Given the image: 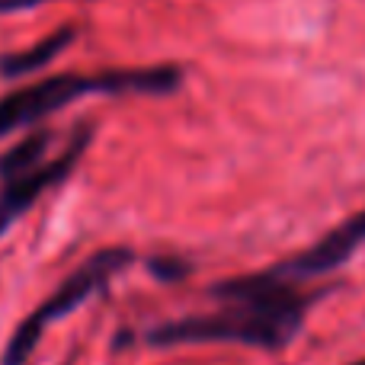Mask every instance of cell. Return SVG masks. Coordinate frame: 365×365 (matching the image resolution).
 I'll return each instance as SVG.
<instances>
[{
    "instance_id": "6da1fadb",
    "label": "cell",
    "mask_w": 365,
    "mask_h": 365,
    "mask_svg": "<svg viewBox=\"0 0 365 365\" xmlns=\"http://www.w3.org/2000/svg\"><path fill=\"white\" fill-rule=\"evenodd\" d=\"M208 295L221 304L218 311L164 321L145 330V343L158 349L186 343H240L279 353L298 336L311 304L327 292L276 282L259 269L253 276L208 285Z\"/></svg>"
},
{
    "instance_id": "7a4b0ae2",
    "label": "cell",
    "mask_w": 365,
    "mask_h": 365,
    "mask_svg": "<svg viewBox=\"0 0 365 365\" xmlns=\"http://www.w3.org/2000/svg\"><path fill=\"white\" fill-rule=\"evenodd\" d=\"M186 81L180 64L113 68L100 74H51L0 96V138L32 128L83 96H170Z\"/></svg>"
},
{
    "instance_id": "3957f363",
    "label": "cell",
    "mask_w": 365,
    "mask_h": 365,
    "mask_svg": "<svg viewBox=\"0 0 365 365\" xmlns=\"http://www.w3.org/2000/svg\"><path fill=\"white\" fill-rule=\"evenodd\" d=\"M135 263V250L132 247H103V250L90 253L36 311L19 321V327L13 330L10 343H6L4 356H0V365H26L29 356L36 353L42 334L51 327L55 321H64L68 314H74L81 304H87L93 295L109 289L115 276L128 269Z\"/></svg>"
},
{
    "instance_id": "277c9868",
    "label": "cell",
    "mask_w": 365,
    "mask_h": 365,
    "mask_svg": "<svg viewBox=\"0 0 365 365\" xmlns=\"http://www.w3.org/2000/svg\"><path fill=\"white\" fill-rule=\"evenodd\" d=\"M90 141H93V125H90V122H81V125L74 128V135H71L68 148H64L58 158L42 160L38 167L19 173V177L6 180L4 186H0V237H4V234L10 231V227L16 225L48 189H55L58 182H64L71 173H74L77 160L83 158Z\"/></svg>"
},
{
    "instance_id": "5b68a950",
    "label": "cell",
    "mask_w": 365,
    "mask_h": 365,
    "mask_svg": "<svg viewBox=\"0 0 365 365\" xmlns=\"http://www.w3.org/2000/svg\"><path fill=\"white\" fill-rule=\"evenodd\" d=\"M362 247H365V208L349 215V218H343L336 227H330L308 250L295 253V257H289V259H279V263L266 266L263 272L269 279H276V282L304 285V282H311V279L330 276L334 269L346 266Z\"/></svg>"
},
{
    "instance_id": "8992f818",
    "label": "cell",
    "mask_w": 365,
    "mask_h": 365,
    "mask_svg": "<svg viewBox=\"0 0 365 365\" xmlns=\"http://www.w3.org/2000/svg\"><path fill=\"white\" fill-rule=\"evenodd\" d=\"M74 38H77L74 26H61V29H55L51 36H45L42 42H36L32 48L0 55V77H6V81H16V77H29V74H36V71L48 68V64L55 61V58L61 55V51L68 48Z\"/></svg>"
},
{
    "instance_id": "52a82bcc",
    "label": "cell",
    "mask_w": 365,
    "mask_h": 365,
    "mask_svg": "<svg viewBox=\"0 0 365 365\" xmlns=\"http://www.w3.org/2000/svg\"><path fill=\"white\" fill-rule=\"evenodd\" d=\"M51 138H55L51 128H32L23 141L6 148V151L0 154V182H6V180H13V177H19V173L42 164V160L48 158Z\"/></svg>"
},
{
    "instance_id": "ba28073f",
    "label": "cell",
    "mask_w": 365,
    "mask_h": 365,
    "mask_svg": "<svg viewBox=\"0 0 365 365\" xmlns=\"http://www.w3.org/2000/svg\"><path fill=\"white\" fill-rule=\"evenodd\" d=\"M145 269L151 272L158 282H182V279H189V272H192V263L182 257H173V253H158V257H148L145 259Z\"/></svg>"
},
{
    "instance_id": "9c48e42d",
    "label": "cell",
    "mask_w": 365,
    "mask_h": 365,
    "mask_svg": "<svg viewBox=\"0 0 365 365\" xmlns=\"http://www.w3.org/2000/svg\"><path fill=\"white\" fill-rule=\"evenodd\" d=\"M42 4H51V0H0V13H23Z\"/></svg>"
},
{
    "instance_id": "30bf717a",
    "label": "cell",
    "mask_w": 365,
    "mask_h": 365,
    "mask_svg": "<svg viewBox=\"0 0 365 365\" xmlns=\"http://www.w3.org/2000/svg\"><path fill=\"white\" fill-rule=\"evenodd\" d=\"M353 365H365V359H362V362H353Z\"/></svg>"
}]
</instances>
